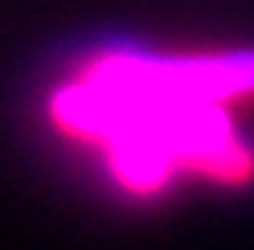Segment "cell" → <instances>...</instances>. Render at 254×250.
<instances>
[{
	"instance_id": "cell-1",
	"label": "cell",
	"mask_w": 254,
	"mask_h": 250,
	"mask_svg": "<svg viewBox=\"0 0 254 250\" xmlns=\"http://www.w3.org/2000/svg\"><path fill=\"white\" fill-rule=\"evenodd\" d=\"M254 95V54L152 58L99 54L54 90L50 119L62 135L103 152L107 173L131 193L177 177L246 181L254 160L230 131L226 103Z\"/></svg>"
}]
</instances>
